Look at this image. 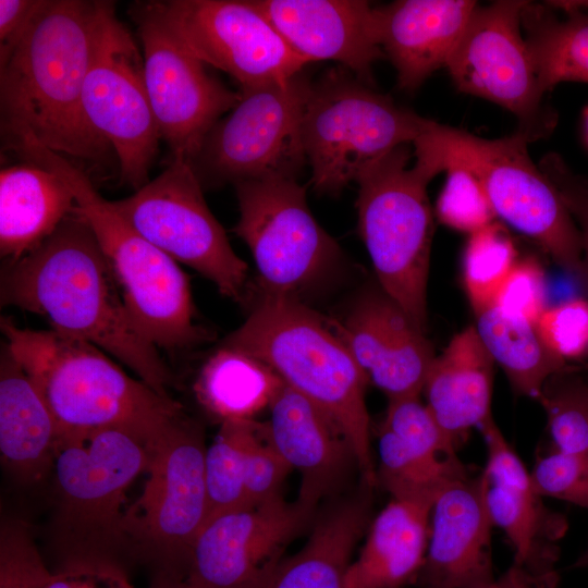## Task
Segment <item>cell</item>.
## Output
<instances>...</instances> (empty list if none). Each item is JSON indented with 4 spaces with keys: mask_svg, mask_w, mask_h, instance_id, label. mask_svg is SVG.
<instances>
[{
    "mask_svg": "<svg viewBox=\"0 0 588 588\" xmlns=\"http://www.w3.org/2000/svg\"><path fill=\"white\" fill-rule=\"evenodd\" d=\"M151 9L203 63L241 88L285 81L308 64L284 41L254 0H158Z\"/></svg>",
    "mask_w": 588,
    "mask_h": 588,
    "instance_id": "e0dca14e",
    "label": "cell"
},
{
    "mask_svg": "<svg viewBox=\"0 0 588 588\" xmlns=\"http://www.w3.org/2000/svg\"><path fill=\"white\" fill-rule=\"evenodd\" d=\"M537 577L512 564L506 572L483 588H531Z\"/></svg>",
    "mask_w": 588,
    "mask_h": 588,
    "instance_id": "bcb514c9",
    "label": "cell"
},
{
    "mask_svg": "<svg viewBox=\"0 0 588 588\" xmlns=\"http://www.w3.org/2000/svg\"><path fill=\"white\" fill-rule=\"evenodd\" d=\"M559 574L547 575L536 579L531 588H558Z\"/></svg>",
    "mask_w": 588,
    "mask_h": 588,
    "instance_id": "c3c4849f",
    "label": "cell"
},
{
    "mask_svg": "<svg viewBox=\"0 0 588 588\" xmlns=\"http://www.w3.org/2000/svg\"><path fill=\"white\" fill-rule=\"evenodd\" d=\"M317 513L280 494L208 519L194 542L183 588H260Z\"/></svg>",
    "mask_w": 588,
    "mask_h": 588,
    "instance_id": "ac0fdd59",
    "label": "cell"
},
{
    "mask_svg": "<svg viewBox=\"0 0 588 588\" xmlns=\"http://www.w3.org/2000/svg\"><path fill=\"white\" fill-rule=\"evenodd\" d=\"M83 108L91 128L115 155L120 183L135 191L144 186L161 137L146 89L143 53L118 20L112 1L103 3Z\"/></svg>",
    "mask_w": 588,
    "mask_h": 588,
    "instance_id": "5bb4252c",
    "label": "cell"
},
{
    "mask_svg": "<svg viewBox=\"0 0 588 588\" xmlns=\"http://www.w3.org/2000/svg\"><path fill=\"white\" fill-rule=\"evenodd\" d=\"M335 331L368 381L389 400L420 395L436 357L433 347L383 291L363 295Z\"/></svg>",
    "mask_w": 588,
    "mask_h": 588,
    "instance_id": "44dd1931",
    "label": "cell"
},
{
    "mask_svg": "<svg viewBox=\"0 0 588 588\" xmlns=\"http://www.w3.org/2000/svg\"><path fill=\"white\" fill-rule=\"evenodd\" d=\"M526 3L478 5L446 69L458 90L510 111L518 122L516 132L531 143L549 135L555 119L543 106L544 93L522 34Z\"/></svg>",
    "mask_w": 588,
    "mask_h": 588,
    "instance_id": "9a60e30c",
    "label": "cell"
},
{
    "mask_svg": "<svg viewBox=\"0 0 588 588\" xmlns=\"http://www.w3.org/2000/svg\"><path fill=\"white\" fill-rule=\"evenodd\" d=\"M48 0H0V64L23 39Z\"/></svg>",
    "mask_w": 588,
    "mask_h": 588,
    "instance_id": "f6af8a7d",
    "label": "cell"
},
{
    "mask_svg": "<svg viewBox=\"0 0 588 588\" xmlns=\"http://www.w3.org/2000/svg\"><path fill=\"white\" fill-rule=\"evenodd\" d=\"M245 491L249 505L281 494L284 479L292 470L267 436L266 424L246 420L243 432Z\"/></svg>",
    "mask_w": 588,
    "mask_h": 588,
    "instance_id": "f35d334b",
    "label": "cell"
},
{
    "mask_svg": "<svg viewBox=\"0 0 588 588\" xmlns=\"http://www.w3.org/2000/svg\"><path fill=\"white\" fill-rule=\"evenodd\" d=\"M547 4L527 1L522 13L525 39L544 94L563 82L588 83V14L552 7L566 13L560 19Z\"/></svg>",
    "mask_w": 588,
    "mask_h": 588,
    "instance_id": "1f68e13d",
    "label": "cell"
},
{
    "mask_svg": "<svg viewBox=\"0 0 588 588\" xmlns=\"http://www.w3.org/2000/svg\"><path fill=\"white\" fill-rule=\"evenodd\" d=\"M528 144L517 132L489 139L432 121L413 146L439 172L458 166L473 173L497 217L535 241L563 270L580 278L578 226L554 184L529 157Z\"/></svg>",
    "mask_w": 588,
    "mask_h": 588,
    "instance_id": "52a82bcc",
    "label": "cell"
},
{
    "mask_svg": "<svg viewBox=\"0 0 588 588\" xmlns=\"http://www.w3.org/2000/svg\"><path fill=\"white\" fill-rule=\"evenodd\" d=\"M372 487L327 501L301 550L284 558L260 588H345L354 549L371 523Z\"/></svg>",
    "mask_w": 588,
    "mask_h": 588,
    "instance_id": "cb8c5ba5",
    "label": "cell"
},
{
    "mask_svg": "<svg viewBox=\"0 0 588 588\" xmlns=\"http://www.w3.org/2000/svg\"><path fill=\"white\" fill-rule=\"evenodd\" d=\"M246 420H229L221 427L205 454L208 519L241 510L248 504L243 462V432ZM207 519V520H208Z\"/></svg>",
    "mask_w": 588,
    "mask_h": 588,
    "instance_id": "d590c367",
    "label": "cell"
},
{
    "mask_svg": "<svg viewBox=\"0 0 588 588\" xmlns=\"http://www.w3.org/2000/svg\"><path fill=\"white\" fill-rule=\"evenodd\" d=\"M381 427L422 455L433 458L457 457V446L444 433L419 396L389 400Z\"/></svg>",
    "mask_w": 588,
    "mask_h": 588,
    "instance_id": "74e56055",
    "label": "cell"
},
{
    "mask_svg": "<svg viewBox=\"0 0 588 588\" xmlns=\"http://www.w3.org/2000/svg\"><path fill=\"white\" fill-rule=\"evenodd\" d=\"M56 577L44 563L29 527L5 518L0 530V588H42Z\"/></svg>",
    "mask_w": 588,
    "mask_h": 588,
    "instance_id": "ab89813d",
    "label": "cell"
},
{
    "mask_svg": "<svg viewBox=\"0 0 588 588\" xmlns=\"http://www.w3.org/2000/svg\"><path fill=\"white\" fill-rule=\"evenodd\" d=\"M474 314L482 344L517 394L538 401L547 382L571 367L550 353L535 324L509 317L494 306Z\"/></svg>",
    "mask_w": 588,
    "mask_h": 588,
    "instance_id": "4dcf8cb0",
    "label": "cell"
},
{
    "mask_svg": "<svg viewBox=\"0 0 588 588\" xmlns=\"http://www.w3.org/2000/svg\"><path fill=\"white\" fill-rule=\"evenodd\" d=\"M149 458V445L119 429L57 443L49 524L57 573L99 577L131 588L126 569L135 558L124 528V503Z\"/></svg>",
    "mask_w": 588,
    "mask_h": 588,
    "instance_id": "3957f363",
    "label": "cell"
},
{
    "mask_svg": "<svg viewBox=\"0 0 588 588\" xmlns=\"http://www.w3.org/2000/svg\"><path fill=\"white\" fill-rule=\"evenodd\" d=\"M0 171V254L14 261L45 242L74 212L68 184L29 160Z\"/></svg>",
    "mask_w": 588,
    "mask_h": 588,
    "instance_id": "83f0119b",
    "label": "cell"
},
{
    "mask_svg": "<svg viewBox=\"0 0 588 588\" xmlns=\"http://www.w3.org/2000/svg\"><path fill=\"white\" fill-rule=\"evenodd\" d=\"M147 479L125 511L135 560L149 565L157 588H183L194 542L208 519L201 427L183 413L149 445Z\"/></svg>",
    "mask_w": 588,
    "mask_h": 588,
    "instance_id": "30bf717a",
    "label": "cell"
},
{
    "mask_svg": "<svg viewBox=\"0 0 588 588\" xmlns=\"http://www.w3.org/2000/svg\"><path fill=\"white\" fill-rule=\"evenodd\" d=\"M486 502L492 524L504 531L514 550L513 565L535 576L558 572L555 542L567 529L563 515L547 509L534 488L487 480Z\"/></svg>",
    "mask_w": 588,
    "mask_h": 588,
    "instance_id": "f1b7e54d",
    "label": "cell"
},
{
    "mask_svg": "<svg viewBox=\"0 0 588 588\" xmlns=\"http://www.w3.org/2000/svg\"><path fill=\"white\" fill-rule=\"evenodd\" d=\"M42 588H95L94 584L77 576L56 573V577Z\"/></svg>",
    "mask_w": 588,
    "mask_h": 588,
    "instance_id": "7dc6e473",
    "label": "cell"
},
{
    "mask_svg": "<svg viewBox=\"0 0 588 588\" xmlns=\"http://www.w3.org/2000/svg\"><path fill=\"white\" fill-rule=\"evenodd\" d=\"M103 3L48 0L0 64L4 145L28 138L83 170L103 167L113 158L117 161L109 145L89 125L83 108V86Z\"/></svg>",
    "mask_w": 588,
    "mask_h": 588,
    "instance_id": "6da1fadb",
    "label": "cell"
},
{
    "mask_svg": "<svg viewBox=\"0 0 588 588\" xmlns=\"http://www.w3.org/2000/svg\"><path fill=\"white\" fill-rule=\"evenodd\" d=\"M431 503L393 499L371 520L364 546L351 562L345 588H406L422 568Z\"/></svg>",
    "mask_w": 588,
    "mask_h": 588,
    "instance_id": "484cf974",
    "label": "cell"
},
{
    "mask_svg": "<svg viewBox=\"0 0 588 588\" xmlns=\"http://www.w3.org/2000/svg\"><path fill=\"white\" fill-rule=\"evenodd\" d=\"M21 159L56 172L72 191L120 289L136 330L157 348L180 350L207 333L194 322L189 282L177 262L139 234L94 187L89 174L32 140L16 148Z\"/></svg>",
    "mask_w": 588,
    "mask_h": 588,
    "instance_id": "8992f818",
    "label": "cell"
},
{
    "mask_svg": "<svg viewBox=\"0 0 588 588\" xmlns=\"http://www.w3.org/2000/svg\"><path fill=\"white\" fill-rule=\"evenodd\" d=\"M377 483L393 499L433 504L438 493L451 481L471 474L455 458L428 457L411 449L381 427L378 441Z\"/></svg>",
    "mask_w": 588,
    "mask_h": 588,
    "instance_id": "d6a6232c",
    "label": "cell"
},
{
    "mask_svg": "<svg viewBox=\"0 0 588 588\" xmlns=\"http://www.w3.org/2000/svg\"><path fill=\"white\" fill-rule=\"evenodd\" d=\"M283 381L260 360L222 346L203 366L195 393L221 422L249 420L269 407Z\"/></svg>",
    "mask_w": 588,
    "mask_h": 588,
    "instance_id": "f546056e",
    "label": "cell"
},
{
    "mask_svg": "<svg viewBox=\"0 0 588 588\" xmlns=\"http://www.w3.org/2000/svg\"><path fill=\"white\" fill-rule=\"evenodd\" d=\"M223 346L260 360L320 408L348 442L362 482L377 485L365 402L368 379L328 321L298 298L262 293Z\"/></svg>",
    "mask_w": 588,
    "mask_h": 588,
    "instance_id": "5b68a950",
    "label": "cell"
},
{
    "mask_svg": "<svg viewBox=\"0 0 588 588\" xmlns=\"http://www.w3.org/2000/svg\"><path fill=\"white\" fill-rule=\"evenodd\" d=\"M554 8L584 9L588 8V1H549Z\"/></svg>",
    "mask_w": 588,
    "mask_h": 588,
    "instance_id": "681fc988",
    "label": "cell"
},
{
    "mask_svg": "<svg viewBox=\"0 0 588 588\" xmlns=\"http://www.w3.org/2000/svg\"><path fill=\"white\" fill-rule=\"evenodd\" d=\"M130 14L137 25L146 89L160 137L171 158L191 163L215 124L238 102L240 93L211 76L148 1L133 3Z\"/></svg>",
    "mask_w": 588,
    "mask_h": 588,
    "instance_id": "2e32d148",
    "label": "cell"
},
{
    "mask_svg": "<svg viewBox=\"0 0 588 588\" xmlns=\"http://www.w3.org/2000/svg\"><path fill=\"white\" fill-rule=\"evenodd\" d=\"M403 145L368 167L357 179L358 232L381 290L424 332L433 237L428 183L439 172Z\"/></svg>",
    "mask_w": 588,
    "mask_h": 588,
    "instance_id": "ba28073f",
    "label": "cell"
},
{
    "mask_svg": "<svg viewBox=\"0 0 588 588\" xmlns=\"http://www.w3.org/2000/svg\"><path fill=\"white\" fill-rule=\"evenodd\" d=\"M478 5L471 0H399L377 7L381 48L401 89L415 91L446 68Z\"/></svg>",
    "mask_w": 588,
    "mask_h": 588,
    "instance_id": "603a6c76",
    "label": "cell"
},
{
    "mask_svg": "<svg viewBox=\"0 0 588 588\" xmlns=\"http://www.w3.org/2000/svg\"><path fill=\"white\" fill-rule=\"evenodd\" d=\"M586 125H587V132H588V110L586 112Z\"/></svg>",
    "mask_w": 588,
    "mask_h": 588,
    "instance_id": "f5cc1de1",
    "label": "cell"
},
{
    "mask_svg": "<svg viewBox=\"0 0 588 588\" xmlns=\"http://www.w3.org/2000/svg\"><path fill=\"white\" fill-rule=\"evenodd\" d=\"M539 168L554 184L578 226L583 248L579 279L588 293V181L574 174L556 154L546 155Z\"/></svg>",
    "mask_w": 588,
    "mask_h": 588,
    "instance_id": "ee69618b",
    "label": "cell"
},
{
    "mask_svg": "<svg viewBox=\"0 0 588 588\" xmlns=\"http://www.w3.org/2000/svg\"><path fill=\"white\" fill-rule=\"evenodd\" d=\"M509 317L536 324L547 306V279L534 258L515 264L498 291L493 304Z\"/></svg>",
    "mask_w": 588,
    "mask_h": 588,
    "instance_id": "7bdbcfd3",
    "label": "cell"
},
{
    "mask_svg": "<svg viewBox=\"0 0 588 588\" xmlns=\"http://www.w3.org/2000/svg\"><path fill=\"white\" fill-rule=\"evenodd\" d=\"M535 328L544 346L567 365L588 357V297L547 307Z\"/></svg>",
    "mask_w": 588,
    "mask_h": 588,
    "instance_id": "60d3db41",
    "label": "cell"
},
{
    "mask_svg": "<svg viewBox=\"0 0 588 588\" xmlns=\"http://www.w3.org/2000/svg\"><path fill=\"white\" fill-rule=\"evenodd\" d=\"M0 284L1 305L46 317L51 329L90 342L171 397L170 369L132 323L100 246L76 210L34 250L5 261Z\"/></svg>",
    "mask_w": 588,
    "mask_h": 588,
    "instance_id": "7a4b0ae2",
    "label": "cell"
},
{
    "mask_svg": "<svg viewBox=\"0 0 588 588\" xmlns=\"http://www.w3.org/2000/svg\"><path fill=\"white\" fill-rule=\"evenodd\" d=\"M58 429L37 385L5 343L0 356V454L21 481L37 482L53 468Z\"/></svg>",
    "mask_w": 588,
    "mask_h": 588,
    "instance_id": "4316f807",
    "label": "cell"
},
{
    "mask_svg": "<svg viewBox=\"0 0 588 588\" xmlns=\"http://www.w3.org/2000/svg\"><path fill=\"white\" fill-rule=\"evenodd\" d=\"M538 402L547 415L553 450L588 458V382L576 365L553 376Z\"/></svg>",
    "mask_w": 588,
    "mask_h": 588,
    "instance_id": "e575fe53",
    "label": "cell"
},
{
    "mask_svg": "<svg viewBox=\"0 0 588 588\" xmlns=\"http://www.w3.org/2000/svg\"><path fill=\"white\" fill-rule=\"evenodd\" d=\"M431 122L348 70L327 72L311 83L302 123L313 188L339 194L392 150L413 145Z\"/></svg>",
    "mask_w": 588,
    "mask_h": 588,
    "instance_id": "9c48e42d",
    "label": "cell"
},
{
    "mask_svg": "<svg viewBox=\"0 0 588 588\" xmlns=\"http://www.w3.org/2000/svg\"><path fill=\"white\" fill-rule=\"evenodd\" d=\"M111 203L160 250L211 281L222 295L243 299L247 264L233 250L210 211L188 161L171 158L158 176L131 196Z\"/></svg>",
    "mask_w": 588,
    "mask_h": 588,
    "instance_id": "4fadbf2b",
    "label": "cell"
},
{
    "mask_svg": "<svg viewBox=\"0 0 588 588\" xmlns=\"http://www.w3.org/2000/svg\"><path fill=\"white\" fill-rule=\"evenodd\" d=\"M493 367L474 326L455 334L430 366L426 405L456 446L492 416Z\"/></svg>",
    "mask_w": 588,
    "mask_h": 588,
    "instance_id": "d4e9b609",
    "label": "cell"
},
{
    "mask_svg": "<svg viewBox=\"0 0 588 588\" xmlns=\"http://www.w3.org/2000/svg\"><path fill=\"white\" fill-rule=\"evenodd\" d=\"M577 369L579 371H586L588 372V363L587 364H583V365H577Z\"/></svg>",
    "mask_w": 588,
    "mask_h": 588,
    "instance_id": "816d5d0a",
    "label": "cell"
},
{
    "mask_svg": "<svg viewBox=\"0 0 588 588\" xmlns=\"http://www.w3.org/2000/svg\"><path fill=\"white\" fill-rule=\"evenodd\" d=\"M486 490L481 471L457 478L438 493L417 588H483L495 580Z\"/></svg>",
    "mask_w": 588,
    "mask_h": 588,
    "instance_id": "ffe728a7",
    "label": "cell"
},
{
    "mask_svg": "<svg viewBox=\"0 0 588 588\" xmlns=\"http://www.w3.org/2000/svg\"><path fill=\"white\" fill-rule=\"evenodd\" d=\"M0 328L54 417L57 443L119 429L150 445L183 413L180 403L125 373L88 341L53 329L20 328L8 317Z\"/></svg>",
    "mask_w": 588,
    "mask_h": 588,
    "instance_id": "277c9868",
    "label": "cell"
},
{
    "mask_svg": "<svg viewBox=\"0 0 588 588\" xmlns=\"http://www.w3.org/2000/svg\"><path fill=\"white\" fill-rule=\"evenodd\" d=\"M310 87L301 72L241 88L238 102L215 124L191 162L203 187L266 177L297 180L307 162L302 123Z\"/></svg>",
    "mask_w": 588,
    "mask_h": 588,
    "instance_id": "8fae6325",
    "label": "cell"
},
{
    "mask_svg": "<svg viewBox=\"0 0 588 588\" xmlns=\"http://www.w3.org/2000/svg\"><path fill=\"white\" fill-rule=\"evenodd\" d=\"M240 218L233 232L254 257L262 293L299 299L341 259V249L316 221L297 180L266 177L234 184Z\"/></svg>",
    "mask_w": 588,
    "mask_h": 588,
    "instance_id": "7c38bea8",
    "label": "cell"
},
{
    "mask_svg": "<svg viewBox=\"0 0 588 588\" xmlns=\"http://www.w3.org/2000/svg\"><path fill=\"white\" fill-rule=\"evenodd\" d=\"M539 497L569 502L588 510V458L556 450L540 456L530 473Z\"/></svg>",
    "mask_w": 588,
    "mask_h": 588,
    "instance_id": "b9f144b4",
    "label": "cell"
},
{
    "mask_svg": "<svg viewBox=\"0 0 588 588\" xmlns=\"http://www.w3.org/2000/svg\"><path fill=\"white\" fill-rule=\"evenodd\" d=\"M516 262L515 245L501 223L494 221L469 234L463 259V282L474 311L493 304Z\"/></svg>",
    "mask_w": 588,
    "mask_h": 588,
    "instance_id": "836d02e7",
    "label": "cell"
},
{
    "mask_svg": "<svg viewBox=\"0 0 588 588\" xmlns=\"http://www.w3.org/2000/svg\"><path fill=\"white\" fill-rule=\"evenodd\" d=\"M573 567L575 568H588V546L586 550L578 556Z\"/></svg>",
    "mask_w": 588,
    "mask_h": 588,
    "instance_id": "f907efd6",
    "label": "cell"
},
{
    "mask_svg": "<svg viewBox=\"0 0 588 588\" xmlns=\"http://www.w3.org/2000/svg\"><path fill=\"white\" fill-rule=\"evenodd\" d=\"M446 181L437 199L436 213L445 225L469 234L497 217L478 179L465 168H446Z\"/></svg>",
    "mask_w": 588,
    "mask_h": 588,
    "instance_id": "8d00e7d4",
    "label": "cell"
},
{
    "mask_svg": "<svg viewBox=\"0 0 588 588\" xmlns=\"http://www.w3.org/2000/svg\"><path fill=\"white\" fill-rule=\"evenodd\" d=\"M287 46L307 63L331 60L371 85L385 57L377 7L362 0H254Z\"/></svg>",
    "mask_w": 588,
    "mask_h": 588,
    "instance_id": "d6986e66",
    "label": "cell"
},
{
    "mask_svg": "<svg viewBox=\"0 0 588 588\" xmlns=\"http://www.w3.org/2000/svg\"><path fill=\"white\" fill-rule=\"evenodd\" d=\"M269 409L268 439L290 467L301 475L296 500L319 510L322 502L341 495L358 466L335 424L284 382Z\"/></svg>",
    "mask_w": 588,
    "mask_h": 588,
    "instance_id": "7402d4cb",
    "label": "cell"
}]
</instances>
